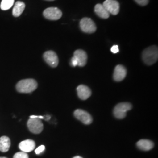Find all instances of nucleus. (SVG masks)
Here are the masks:
<instances>
[{
  "label": "nucleus",
  "mask_w": 158,
  "mask_h": 158,
  "mask_svg": "<svg viewBox=\"0 0 158 158\" xmlns=\"http://www.w3.org/2000/svg\"><path fill=\"white\" fill-rule=\"evenodd\" d=\"M70 64L71 66H72L73 67H75L76 66H77V60H76V59L73 57L71 59V63H70Z\"/></svg>",
  "instance_id": "obj_23"
},
{
  "label": "nucleus",
  "mask_w": 158,
  "mask_h": 158,
  "mask_svg": "<svg viewBox=\"0 0 158 158\" xmlns=\"http://www.w3.org/2000/svg\"><path fill=\"white\" fill-rule=\"evenodd\" d=\"M38 83L34 79H24L19 81L16 85V89L19 93H30L36 89Z\"/></svg>",
  "instance_id": "obj_1"
},
{
  "label": "nucleus",
  "mask_w": 158,
  "mask_h": 158,
  "mask_svg": "<svg viewBox=\"0 0 158 158\" xmlns=\"http://www.w3.org/2000/svg\"><path fill=\"white\" fill-rule=\"evenodd\" d=\"M94 12L98 17L103 19H107L110 17V14L101 4H97L95 6Z\"/></svg>",
  "instance_id": "obj_16"
},
{
  "label": "nucleus",
  "mask_w": 158,
  "mask_h": 158,
  "mask_svg": "<svg viewBox=\"0 0 158 158\" xmlns=\"http://www.w3.org/2000/svg\"><path fill=\"white\" fill-rule=\"evenodd\" d=\"M111 51L113 52V53H117L119 52L118 46L114 45L112 46L111 48Z\"/></svg>",
  "instance_id": "obj_22"
},
{
  "label": "nucleus",
  "mask_w": 158,
  "mask_h": 158,
  "mask_svg": "<svg viewBox=\"0 0 158 158\" xmlns=\"http://www.w3.org/2000/svg\"><path fill=\"white\" fill-rule=\"evenodd\" d=\"M14 4V0H2L0 7L3 11L8 10L11 8Z\"/></svg>",
  "instance_id": "obj_18"
},
{
  "label": "nucleus",
  "mask_w": 158,
  "mask_h": 158,
  "mask_svg": "<svg viewBox=\"0 0 158 158\" xmlns=\"http://www.w3.org/2000/svg\"><path fill=\"white\" fill-rule=\"evenodd\" d=\"M35 148V142L32 139L23 141L19 144V148L23 152H30L34 150Z\"/></svg>",
  "instance_id": "obj_13"
},
{
  "label": "nucleus",
  "mask_w": 158,
  "mask_h": 158,
  "mask_svg": "<svg viewBox=\"0 0 158 158\" xmlns=\"http://www.w3.org/2000/svg\"><path fill=\"white\" fill-rule=\"evenodd\" d=\"M77 94L81 100H85L91 95V91L89 87L85 85H80L77 88Z\"/></svg>",
  "instance_id": "obj_12"
},
{
  "label": "nucleus",
  "mask_w": 158,
  "mask_h": 158,
  "mask_svg": "<svg viewBox=\"0 0 158 158\" xmlns=\"http://www.w3.org/2000/svg\"><path fill=\"white\" fill-rule=\"evenodd\" d=\"M28 129L31 132L38 134L44 129V125L40 119L36 118H30L27 123Z\"/></svg>",
  "instance_id": "obj_6"
},
{
  "label": "nucleus",
  "mask_w": 158,
  "mask_h": 158,
  "mask_svg": "<svg viewBox=\"0 0 158 158\" xmlns=\"http://www.w3.org/2000/svg\"><path fill=\"white\" fill-rule=\"evenodd\" d=\"M73 158H83L82 157H81V156H75V157H74Z\"/></svg>",
  "instance_id": "obj_24"
},
{
  "label": "nucleus",
  "mask_w": 158,
  "mask_h": 158,
  "mask_svg": "<svg viewBox=\"0 0 158 158\" xmlns=\"http://www.w3.org/2000/svg\"><path fill=\"white\" fill-rule=\"evenodd\" d=\"M44 59L52 68H56L59 64V59L56 53L53 51H47L44 54Z\"/></svg>",
  "instance_id": "obj_9"
},
{
  "label": "nucleus",
  "mask_w": 158,
  "mask_h": 158,
  "mask_svg": "<svg viewBox=\"0 0 158 158\" xmlns=\"http://www.w3.org/2000/svg\"><path fill=\"white\" fill-rule=\"evenodd\" d=\"M45 149V147L44 145H40V147H38V148H36L35 151V153L37 155H40L41 153L43 152Z\"/></svg>",
  "instance_id": "obj_20"
},
{
  "label": "nucleus",
  "mask_w": 158,
  "mask_h": 158,
  "mask_svg": "<svg viewBox=\"0 0 158 158\" xmlns=\"http://www.w3.org/2000/svg\"><path fill=\"white\" fill-rule=\"evenodd\" d=\"M102 6L109 14L114 15H117L119 12V4L116 0H106Z\"/></svg>",
  "instance_id": "obj_7"
},
{
  "label": "nucleus",
  "mask_w": 158,
  "mask_h": 158,
  "mask_svg": "<svg viewBox=\"0 0 158 158\" xmlns=\"http://www.w3.org/2000/svg\"><path fill=\"white\" fill-rule=\"evenodd\" d=\"M136 145L138 148L142 151H148L152 149L154 147L152 142L147 139H141L137 142Z\"/></svg>",
  "instance_id": "obj_14"
},
{
  "label": "nucleus",
  "mask_w": 158,
  "mask_h": 158,
  "mask_svg": "<svg viewBox=\"0 0 158 158\" xmlns=\"http://www.w3.org/2000/svg\"><path fill=\"white\" fill-rule=\"evenodd\" d=\"M132 108L129 102H121L118 104L114 109V116L118 119H123L127 115V113Z\"/></svg>",
  "instance_id": "obj_3"
},
{
  "label": "nucleus",
  "mask_w": 158,
  "mask_h": 158,
  "mask_svg": "<svg viewBox=\"0 0 158 158\" xmlns=\"http://www.w3.org/2000/svg\"><path fill=\"white\" fill-rule=\"evenodd\" d=\"M73 57L77 62V66L83 67L87 63V55L85 51L78 49L74 52Z\"/></svg>",
  "instance_id": "obj_10"
},
{
  "label": "nucleus",
  "mask_w": 158,
  "mask_h": 158,
  "mask_svg": "<svg viewBox=\"0 0 158 158\" xmlns=\"http://www.w3.org/2000/svg\"><path fill=\"white\" fill-rule=\"evenodd\" d=\"M13 158H29V156L27 153L23 152L22 151L16 153L14 155Z\"/></svg>",
  "instance_id": "obj_19"
},
{
  "label": "nucleus",
  "mask_w": 158,
  "mask_h": 158,
  "mask_svg": "<svg viewBox=\"0 0 158 158\" xmlns=\"http://www.w3.org/2000/svg\"><path fill=\"white\" fill-rule=\"evenodd\" d=\"M127 75V70L123 65H117L114 69L113 78L116 81H121L123 80Z\"/></svg>",
  "instance_id": "obj_11"
},
{
  "label": "nucleus",
  "mask_w": 158,
  "mask_h": 158,
  "mask_svg": "<svg viewBox=\"0 0 158 158\" xmlns=\"http://www.w3.org/2000/svg\"><path fill=\"white\" fill-rule=\"evenodd\" d=\"M74 117L82 122L83 124L86 125H89L91 124L93 121V118L90 114L86 112L85 110L77 109L74 113Z\"/></svg>",
  "instance_id": "obj_8"
},
{
  "label": "nucleus",
  "mask_w": 158,
  "mask_h": 158,
  "mask_svg": "<svg viewBox=\"0 0 158 158\" xmlns=\"http://www.w3.org/2000/svg\"><path fill=\"white\" fill-rule=\"evenodd\" d=\"M149 0H135L137 4L142 6H147L149 3Z\"/></svg>",
  "instance_id": "obj_21"
},
{
  "label": "nucleus",
  "mask_w": 158,
  "mask_h": 158,
  "mask_svg": "<svg viewBox=\"0 0 158 158\" xmlns=\"http://www.w3.org/2000/svg\"><path fill=\"white\" fill-rule=\"evenodd\" d=\"M80 27L83 32L87 34L95 32L97 30L95 23L89 18H83L80 22Z\"/></svg>",
  "instance_id": "obj_4"
},
{
  "label": "nucleus",
  "mask_w": 158,
  "mask_h": 158,
  "mask_svg": "<svg viewBox=\"0 0 158 158\" xmlns=\"http://www.w3.org/2000/svg\"><path fill=\"white\" fill-rule=\"evenodd\" d=\"M158 59V49L156 46H152L145 49L142 53V59L147 65H152Z\"/></svg>",
  "instance_id": "obj_2"
},
{
  "label": "nucleus",
  "mask_w": 158,
  "mask_h": 158,
  "mask_svg": "<svg viewBox=\"0 0 158 158\" xmlns=\"http://www.w3.org/2000/svg\"><path fill=\"white\" fill-rule=\"evenodd\" d=\"M46 1H54V0H46Z\"/></svg>",
  "instance_id": "obj_25"
},
{
  "label": "nucleus",
  "mask_w": 158,
  "mask_h": 158,
  "mask_svg": "<svg viewBox=\"0 0 158 158\" xmlns=\"http://www.w3.org/2000/svg\"><path fill=\"white\" fill-rule=\"evenodd\" d=\"M11 146L10 139L6 136H2L0 138V151L6 152Z\"/></svg>",
  "instance_id": "obj_15"
},
{
  "label": "nucleus",
  "mask_w": 158,
  "mask_h": 158,
  "mask_svg": "<svg viewBox=\"0 0 158 158\" xmlns=\"http://www.w3.org/2000/svg\"><path fill=\"white\" fill-rule=\"evenodd\" d=\"M0 158H6V157H0Z\"/></svg>",
  "instance_id": "obj_26"
},
{
  "label": "nucleus",
  "mask_w": 158,
  "mask_h": 158,
  "mask_svg": "<svg viewBox=\"0 0 158 158\" xmlns=\"http://www.w3.org/2000/svg\"><path fill=\"white\" fill-rule=\"evenodd\" d=\"M25 4L22 1H17L12 10V15L15 17H19L25 10Z\"/></svg>",
  "instance_id": "obj_17"
},
{
  "label": "nucleus",
  "mask_w": 158,
  "mask_h": 158,
  "mask_svg": "<svg viewBox=\"0 0 158 158\" xmlns=\"http://www.w3.org/2000/svg\"><path fill=\"white\" fill-rule=\"evenodd\" d=\"M43 15L49 20L56 21L62 17V12L56 7H49L44 10Z\"/></svg>",
  "instance_id": "obj_5"
}]
</instances>
